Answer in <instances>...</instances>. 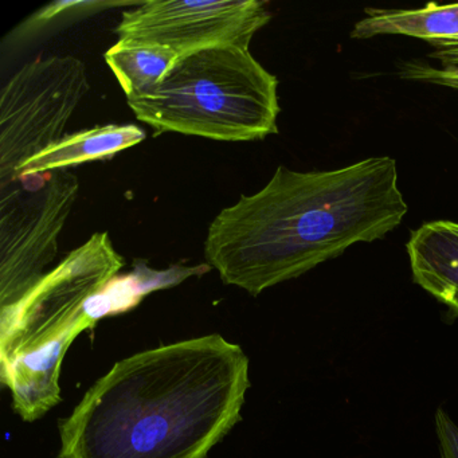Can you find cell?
Returning a JSON list of instances; mask_svg holds the SVG:
<instances>
[{
	"instance_id": "10",
	"label": "cell",
	"mask_w": 458,
	"mask_h": 458,
	"mask_svg": "<svg viewBox=\"0 0 458 458\" xmlns=\"http://www.w3.org/2000/svg\"><path fill=\"white\" fill-rule=\"evenodd\" d=\"M379 36H406L428 45L458 39V4H428L422 9H366V17L351 31L352 39Z\"/></svg>"
},
{
	"instance_id": "7",
	"label": "cell",
	"mask_w": 458,
	"mask_h": 458,
	"mask_svg": "<svg viewBox=\"0 0 458 458\" xmlns=\"http://www.w3.org/2000/svg\"><path fill=\"white\" fill-rule=\"evenodd\" d=\"M270 18L267 4L257 0H151L123 13L114 33L119 41L165 47L184 57L213 47L249 49Z\"/></svg>"
},
{
	"instance_id": "13",
	"label": "cell",
	"mask_w": 458,
	"mask_h": 458,
	"mask_svg": "<svg viewBox=\"0 0 458 458\" xmlns=\"http://www.w3.org/2000/svg\"><path fill=\"white\" fill-rule=\"evenodd\" d=\"M428 57L438 65L430 64L406 63L399 66V77L409 81L423 82L437 87L458 90V47L437 49Z\"/></svg>"
},
{
	"instance_id": "12",
	"label": "cell",
	"mask_w": 458,
	"mask_h": 458,
	"mask_svg": "<svg viewBox=\"0 0 458 458\" xmlns=\"http://www.w3.org/2000/svg\"><path fill=\"white\" fill-rule=\"evenodd\" d=\"M195 273V267H183L170 273L149 272L148 275H144L143 272H139L122 278L114 277L100 293L88 302L85 312L87 328H93L106 316L116 315L136 307L149 292L181 283Z\"/></svg>"
},
{
	"instance_id": "1",
	"label": "cell",
	"mask_w": 458,
	"mask_h": 458,
	"mask_svg": "<svg viewBox=\"0 0 458 458\" xmlns=\"http://www.w3.org/2000/svg\"><path fill=\"white\" fill-rule=\"evenodd\" d=\"M249 387L248 356L218 334L135 353L60 420L57 458H206Z\"/></svg>"
},
{
	"instance_id": "4",
	"label": "cell",
	"mask_w": 458,
	"mask_h": 458,
	"mask_svg": "<svg viewBox=\"0 0 458 458\" xmlns=\"http://www.w3.org/2000/svg\"><path fill=\"white\" fill-rule=\"evenodd\" d=\"M154 135L218 141L264 140L278 132V80L246 47L184 55L149 95L127 100Z\"/></svg>"
},
{
	"instance_id": "9",
	"label": "cell",
	"mask_w": 458,
	"mask_h": 458,
	"mask_svg": "<svg viewBox=\"0 0 458 458\" xmlns=\"http://www.w3.org/2000/svg\"><path fill=\"white\" fill-rule=\"evenodd\" d=\"M146 133L138 125H101L65 136L45 151L21 165L15 179L26 174L68 170L72 165L111 159L119 152L138 146ZM14 179V181H15Z\"/></svg>"
},
{
	"instance_id": "3",
	"label": "cell",
	"mask_w": 458,
	"mask_h": 458,
	"mask_svg": "<svg viewBox=\"0 0 458 458\" xmlns=\"http://www.w3.org/2000/svg\"><path fill=\"white\" fill-rule=\"evenodd\" d=\"M124 267L108 233L66 254L17 304L0 310V379L26 422L61 402L60 374L73 340L87 329V305Z\"/></svg>"
},
{
	"instance_id": "8",
	"label": "cell",
	"mask_w": 458,
	"mask_h": 458,
	"mask_svg": "<svg viewBox=\"0 0 458 458\" xmlns=\"http://www.w3.org/2000/svg\"><path fill=\"white\" fill-rule=\"evenodd\" d=\"M412 280L458 316V224L426 222L406 243Z\"/></svg>"
},
{
	"instance_id": "14",
	"label": "cell",
	"mask_w": 458,
	"mask_h": 458,
	"mask_svg": "<svg viewBox=\"0 0 458 458\" xmlns=\"http://www.w3.org/2000/svg\"><path fill=\"white\" fill-rule=\"evenodd\" d=\"M436 433L441 458H458V425L442 407L436 412Z\"/></svg>"
},
{
	"instance_id": "5",
	"label": "cell",
	"mask_w": 458,
	"mask_h": 458,
	"mask_svg": "<svg viewBox=\"0 0 458 458\" xmlns=\"http://www.w3.org/2000/svg\"><path fill=\"white\" fill-rule=\"evenodd\" d=\"M79 191V178L66 168L0 184V310L17 304L52 270Z\"/></svg>"
},
{
	"instance_id": "6",
	"label": "cell",
	"mask_w": 458,
	"mask_h": 458,
	"mask_svg": "<svg viewBox=\"0 0 458 458\" xmlns=\"http://www.w3.org/2000/svg\"><path fill=\"white\" fill-rule=\"evenodd\" d=\"M88 90L87 66L74 55L38 58L13 76L0 95V184L64 138Z\"/></svg>"
},
{
	"instance_id": "11",
	"label": "cell",
	"mask_w": 458,
	"mask_h": 458,
	"mask_svg": "<svg viewBox=\"0 0 458 458\" xmlns=\"http://www.w3.org/2000/svg\"><path fill=\"white\" fill-rule=\"evenodd\" d=\"M104 58L127 100H135L155 90L181 55L165 47L117 41Z\"/></svg>"
},
{
	"instance_id": "2",
	"label": "cell",
	"mask_w": 458,
	"mask_h": 458,
	"mask_svg": "<svg viewBox=\"0 0 458 458\" xmlns=\"http://www.w3.org/2000/svg\"><path fill=\"white\" fill-rule=\"evenodd\" d=\"M407 210L393 157L310 173L280 165L264 189L214 218L205 257L226 285L256 297L356 243L382 240Z\"/></svg>"
}]
</instances>
